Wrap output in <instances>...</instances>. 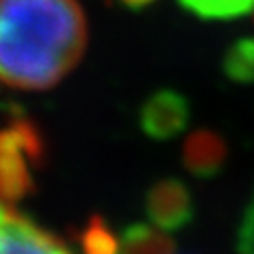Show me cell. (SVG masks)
<instances>
[{"mask_svg": "<svg viewBox=\"0 0 254 254\" xmlns=\"http://www.w3.org/2000/svg\"><path fill=\"white\" fill-rule=\"evenodd\" d=\"M185 11L199 19L229 21L254 11V0H178Z\"/></svg>", "mask_w": 254, "mask_h": 254, "instance_id": "cell-6", "label": "cell"}, {"mask_svg": "<svg viewBox=\"0 0 254 254\" xmlns=\"http://www.w3.org/2000/svg\"><path fill=\"white\" fill-rule=\"evenodd\" d=\"M220 159V140L210 133H197L189 142V163L195 170H208Z\"/></svg>", "mask_w": 254, "mask_h": 254, "instance_id": "cell-8", "label": "cell"}, {"mask_svg": "<svg viewBox=\"0 0 254 254\" xmlns=\"http://www.w3.org/2000/svg\"><path fill=\"white\" fill-rule=\"evenodd\" d=\"M0 254H72L55 235L2 199L0 195Z\"/></svg>", "mask_w": 254, "mask_h": 254, "instance_id": "cell-2", "label": "cell"}, {"mask_svg": "<svg viewBox=\"0 0 254 254\" xmlns=\"http://www.w3.org/2000/svg\"><path fill=\"white\" fill-rule=\"evenodd\" d=\"M142 127L148 136L168 138L187 125L189 106L182 95L174 91H159L142 108Z\"/></svg>", "mask_w": 254, "mask_h": 254, "instance_id": "cell-4", "label": "cell"}, {"mask_svg": "<svg viewBox=\"0 0 254 254\" xmlns=\"http://www.w3.org/2000/svg\"><path fill=\"white\" fill-rule=\"evenodd\" d=\"M85 248L87 254H180L168 235L144 225L115 235L102 222H91L85 233Z\"/></svg>", "mask_w": 254, "mask_h": 254, "instance_id": "cell-3", "label": "cell"}, {"mask_svg": "<svg viewBox=\"0 0 254 254\" xmlns=\"http://www.w3.org/2000/svg\"><path fill=\"white\" fill-rule=\"evenodd\" d=\"M85 47L78 0H0V83L49 89L76 68Z\"/></svg>", "mask_w": 254, "mask_h": 254, "instance_id": "cell-1", "label": "cell"}, {"mask_svg": "<svg viewBox=\"0 0 254 254\" xmlns=\"http://www.w3.org/2000/svg\"><path fill=\"white\" fill-rule=\"evenodd\" d=\"M119 2L129 11H142V9H146L148 4H153L155 0H119Z\"/></svg>", "mask_w": 254, "mask_h": 254, "instance_id": "cell-10", "label": "cell"}, {"mask_svg": "<svg viewBox=\"0 0 254 254\" xmlns=\"http://www.w3.org/2000/svg\"><path fill=\"white\" fill-rule=\"evenodd\" d=\"M225 72L233 81H254V38H242L227 51Z\"/></svg>", "mask_w": 254, "mask_h": 254, "instance_id": "cell-7", "label": "cell"}, {"mask_svg": "<svg viewBox=\"0 0 254 254\" xmlns=\"http://www.w3.org/2000/svg\"><path fill=\"white\" fill-rule=\"evenodd\" d=\"M237 254H254V193L237 229Z\"/></svg>", "mask_w": 254, "mask_h": 254, "instance_id": "cell-9", "label": "cell"}, {"mask_svg": "<svg viewBox=\"0 0 254 254\" xmlns=\"http://www.w3.org/2000/svg\"><path fill=\"white\" fill-rule=\"evenodd\" d=\"M148 212L153 220L163 229L180 227L189 218V195L178 182H165L153 189L148 201Z\"/></svg>", "mask_w": 254, "mask_h": 254, "instance_id": "cell-5", "label": "cell"}]
</instances>
